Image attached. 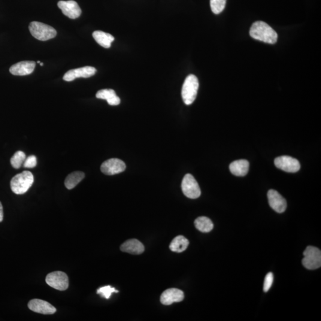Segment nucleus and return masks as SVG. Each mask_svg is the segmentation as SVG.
Instances as JSON below:
<instances>
[{
  "mask_svg": "<svg viewBox=\"0 0 321 321\" xmlns=\"http://www.w3.org/2000/svg\"><path fill=\"white\" fill-rule=\"evenodd\" d=\"M251 37L269 44L276 43L278 35L276 32L262 21H257L253 24L250 29Z\"/></svg>",
  "mask_w": 321,
  "mask_h": 321,
  "instance_id": "nucleus-1",
  "label": "nucleus"
},
{
  "mask_svg": "<svg viewBox=\"0 0 321 321\" xmlns=\"http://www.w3.org/2000/svg\"><path fill=\"white\" fill-rule=\"evenodd\" d=\"M34 177L31 172L25 171L15 175L10 181L12 191L16 195H23L32 186Z\"/></svg>",
  "mask_w": 321,
  "mask_h": 321,
  "instance_id": "nucleus-2",
  "label": "nucleus"
},
{
  "mask_svg": "<svg viewBox=\"0 0 321 321\" xmlns=\"http://www.w3.org/2000/svg\"><path fill=\"white\" fill-rule=\"evenodd\" d=\"M199 86V81L196 76L190 75L186 78L181 89V96L184 104L191 105L195 101Z\"/></svg>",
  "mask_w": 321,
  "mask_h": 321,
  "instance_id": "nucleus-3",
  "label": "nucleus"
},
{
  "mask_svg": "<svg viewBox=\"0 0 321 321\" xmlns=\"http://www.w3.org/2000/svg\"><path fill=\"white\" fill-rule=\"evenodd\" d=\"M29 29L33 37L39 41H48L55 38L57 35V31L55 29L41 22H31L30 23Z\"/></svg>",
  "mask_w": 321,
  "mask_h": 321,
  "instance_id": "nucleus-4",
  "label": "nucleus"
},
{
  "mask_svg": "<svg viewBox=\"0 0 321 321\" xmlns=\"http://www.w3.org/2000/svg\"><path fill=\"white\" fill-rule=\"evenodd\" d=\"M304 255L302 263L306 268L314 270L321 267V252L319 248L308 246L304 251Z\"/></svg>",
  "mask_w": 321,
  "mask_h": 321,
  "instance_id": "nucleus-5",
  "label": "nucleus"
},
{
  "mask_svg": "<svg viewBox=\"0 0 321 321\" xmlns=\"http://www.w3.org/2000/svg\"><path fill=\"white\" fill-rule=\"evenodd\" d=\"M181 189L184 195L190 199H197L201 196V189L192 174H187L184 177L181 183Z\"/></svg>",
  "mask_w": 321,
  "mask_h": 321,
  "instance_id": "nucleus-6",
  "label": "nucleus"
},
{
  "mask_svg": "<svg viewBox=\"0 0 321 321\" xmlns=\"http://www.w3.org/2000/svg\"><path fill=\"white\" fill-rule=\"evenodd\" d=\"M45 281L48 286L60 291L66 290L69 287L68 275L62 271L51 272L47 275Z\"/></svg>",
  "mask_w": 321,
  "mask_h": 321,
  "instance_id": "nucleus-7",
  "label": "nucleus"
},
{
  "mask_svg": "<svg viewBox=\"0 0 321 321\" xmlns=\"http://www.w3.org/2000/svg\"><path fill=\"white\" fill-rule=\"evenodd\" d=\"M274 163L278 168L288 172H296L301 168L299 160L289 156L277 157L275 159Z\"/></svg>",
  "mask_w": 321,
  "mask_h": 321,
  "instance_id": "nucleus-8",
  "label": "nucleus"
},
{
  "mask_svg": "<svg viewBox=\"0 0 321 321\" xmlns=\"http://www.w3.org/2000/svg\"><path fill=\"white\" fill-rule=\"evenodd\" d=\"M126 165L123 160L117 159H111L102 163L101 170L106 175H112L121 173L125 170Z\"/></svg>",
  "mask_w": 321,
  "mask_h": 321,
  "instance_id": "nucleus-9",
  "label": "nucleus"
},
{
  "mask_svg": "<svg viewBox=\"0 0 321 321\" xmlns=\"http://www.w3.org/2000/svg\"><path fill=\"white\" fill-rule=\"evenodd\" d=\"M96 72L95 68L90 66L71 70L63 77V80L67 81L74 80L77 78H88L95 75Z\"/></svg>",
  "mask_w": 321,
  "mask_h": 321,
  "instance_id": "nucleus-10",
  "label": "nucleus"
},
{
  "mask_svg": "<svg viewBox=\"0 0 321 321\" xmlns=\"http://www.w3.org/2000/svg\"><path fill=\"white\" fill-rule=\"evenodd\" d=\"M57 5H58L59 8L61 9L63 13L70 19H77L80 16L81 8L78 3L74 0L60 1Z\"/></svg>",
  "mask_w": 321,
  "mask_h": 321,
  "instance_id": "nucleus-11",
  "label": "nucleus"
},
{
  "mask_svg": "<svg viewBox=\"0 0 321 321\" xmlns=\"http://www.w3.org/2000/svg\"><path fill=\"white\" fill-rule=\"evenodd\" d=\"M269 204L278 213H283L287 208L286 200L276 190H269L268 192Z\"/></svg>",
  "mask_w": 321,
  "mask_h": 321,
  "instance_id": "nucleus-12",
  "label": "nucleus"
},
{
  "mask_svg": "<svg viewBox=\"0 0 321 321\" xmlns=\"http://www.w3.org/2000/svg\"><path fill=\"white\" fill-rule=\"evenodd\" d=\"M28 308L35 313L44 315H52L56 312V308L50 303L38 299L31 300L28 303Z\"/></svg>",
  "mask_w": 321,
  "mask_h": 321,
  "instance_id": "nucleus-13",
  "label": "nucleus"
},
{
  "mask_svg": "<svg viewBox=\"0 0 321 321\" xmlns=\"http://www.w3.org/2000/svg\"><path fill=\"white\" fill-rule=\"evenodd\" d=\"M184 298V295L182 291L177 289H169L162 293L160 301L163 305H170L173 303L183 301Z\"/></svg>",
  "mask_w": 321,
  "mask_h": 321,
  "instance_id": "nucleus-14",
  "label": "nucleus"
},
{
  "mask_svg": "<svg viewBox=\"0 0 321 321\" xmlns=\"http://www.w3.org/2000/svg\"><path fill=\"white\" fill-rule=\"evenodd\" d=\"M36 63L32 61H24L16 63L11 67L10 72L15 76H26L31 74L34 71Z\"/></svg>",
  "mask_w": 321,
  "mask_h": 321,
  "instance_id": "nucleus-15",
  "label": "nucleus"
},
{
  "mask_svg": "<svg viewBox=\"0 0 321 321\" xmlns=\"http://www.w3.org/2000/svg\"><path fill=\"white\" fill-rule=\"evenodd\" d=\"M120 249L132 255H140L144 252L145 247L137 239H130L121 246Z\"/></svg>",
  "mask_w": 321,
  "mask_h": 321,
  "instance_id": "nucleus-16",
  "label": "nucleus"
},
{
  "mask_svg": "<svg viewBox=\"0 0 321 321\" xmlns=\"http://www.w3.org/2000/svg\"><path fill=\"white\" fill-rule=\"evenodd\" d=\"M230 170L236 176L243 177L247 174L249 169V162L246 160H235L230 163Z\"/></svg>",
  "mask_w": 321,
  "mask_h": 321,
  "instance_id": "nucleus-17",
  "label": "nucleus"
},
{
  "mask_svg": "<svg viewBox=\"0 0 321 321\" xmlns=\"http://www.w3.org/2000/svg\"><path fill=\"white\" fill-rule=\"evenodd\" d=\"M96 97L98 99H105L110 105L116 106L120 104V99L117 96L113 89H102L96 93Z\"/></svg>",
  "mask_w": 321,
  "mask_h": 321,
  "instance_id": "nucleus-18",
  "label": "nucleus"
},
{
  "mask_svg": "<svg viewBox=\"0 0 321 321\" xmlns=\"http://www.w3.org/2000/svg\"><path fill=\"white\" fill-rule=\"evenodd\" d=\"M92 36L97 43L105 48H110L112 42L114 41L113 36L101 31H95L92 33Z\"/></svg>",
  "mask_w": 321,
  "mask_h": 321,
  "instance_id": "nucleus-19",
  "label": "nucleus"
},
{
  "mask_svg": "<svg viewBox=\"0 0 321 321\" xmlns=\"http://www.w3.org/2000/svg\"><path fill=\"white\" fill-rule=\"evenodd\" d=\"M189 244V241L183 236H178L175 238L169 245V249L172 252L181 253L186 250Z\"/></svg>",
  "mask_w": 321,
  "mask_h": 321,
  "instance_id": "nucleus-20",
  "label": "nucleus"
},
{
  "mask_svg": "<svg viewBox=\"0 0 321 321\" xmlns=\"http://www.w3.org/2000/svg\"><path fill=\"white\" fill-rule=\"evenodd\" d=\"M84 178V174L81 171L72 172L66 177L65 184L66 188L69 190L75 188Z\"/></svg>",
  "mask_w": 321,
  "mask_h": 321,
  "instance_id": "nucleus-21",
  "label": "nucleus"
},
{
  "mask_svg": "<svg viewBox=\"0 0 321 321\" xmlns=\"http://www.w3.org/2000/svg\"><path fill=\"white\" fill-rule=\"evenodd\" d=\"M196 228L202 233H209L214 228L213 223L208 217H200L195 221Z\"/></svg>",
  "mask_w": 321,
  "mask_h": 321,
  "instance_id": "nucleus-22",
  "label": "nucleus"
},
{
  "mask_svg": "<svg viewBox=\"0 0 321 321\" xmlns=\"http://www.w3.org/2000/svg\"><path fill=\"white\" fill-rule=\"evenodd\" d=\"M25 154L23 151H17L13 157H11L10 162L12 166L16 169H19L23 165L26 160Z\"/></svg>",
  "mask_w": 321,
  "mask_h": 321,
  "instance_id": "nucleus-23",
  "label": "nucleus"
},
{
  "mask_svg": "<svg viewBox=\"0 0 321 321\" xmlns=\"http://www.w3.org/2000/svg\"><path fill=\"white\" fill-rule=\"evenodd\" d=\"M227 0H210L212 11L214 14H219L225 10Z\"/></svg>",
  "mask_w": 321,
  "mask_h": 321,
  "instance_id": "nucleus-24",
  "label": "nucleus"
},
{
  "mask_svg": "<svg viewBox=\"0 0 321 321\" xmlns=\"http://www.w3.org/2000/svg\"><path fill=\"white\" fill-rule=\"evenodd\" d=\"M117 292H119V291L116 290V289L110 286L102 287L97 290V294L106 299H110L112 293Z\"/></svg>",
  "mask_w": 321,
  "mask_h": 321,
  "instance_id": "nucleus-25",
  "label": "nucleus"
},
{
  "mask_svg": "<svg viewBox=\"0 0 321 321\" xmlns=\"http://www.w3.org/2000/svg\"><path fill=\"white\" fill-rule=\"evenodd\" d=\"M274 281V275L272 272H269L266 275L264 284H263V291L265 292H268L269 290L270 289L272 283H273Z\"/></svg>",
  "mask_w": 321,
  "mask_h": 321,
  "instance_id": "nucleus-26",
  "label": "nucleus"
},
{
  "mask_svg": "<svg viewBox=\"0 0 321 321\" xmlns=\"http://www.w3.org/2000/svg\"><path fill=\"white\" fill-rule=\"evenodd\" d=\"M37 164V160L35 156H31L26 158L23 163V166L27 168H32L35 167Z\"/></svg>",
  "mask_w": 321,
  "mask_h": 321,
  "instance_id": "nucleus-27",
  "label": "nucleus"
},
{
  "mask_svg": "<svg viewBox=\"0 0 321 321\" xmlns=\"http://www.w3.org/2000/svg\"><path fill=\"white\" fill-rule=\"evenodd\" d=\"M3 217H4V214H3V208L1 202H0V223L2 222Z\"/></svg>",
  "mask_w": 321,
  "mask_h": 321,
  "instance_id": "nucleus-28",
  "label": "nucleus"
},
{
  "mask_svg": "<svg viewBox=\"0 0 321 321\" xmlns=\"http://www.w3.org/2000/svg\"><path fill=\"white\" fill-rule=\"evenodd\" d=\"M40 65H41V66H44V63H41Z\"/></svg>",
  "mask_w": 321,
  "mask_h": 321,
  "instance_id": "nucleus-29",
  "label": "nucleus"
},
{
  "mask_svg": "<svg viewBox=\"0 0 321 321\" xmlns=\"http://www.w3.org/2000/svg\"><path fill=\"white\" fill-rule=\"evenodd\" d=\"M37 63H39V64H40L41 62H40V61H38V62H37Z\"/></svg>",
  "mask_w": 321,
  "mask_h": 321,
  "instance_id": "nucleus-30",
  "label": "nucleus"
}]
</instances>
